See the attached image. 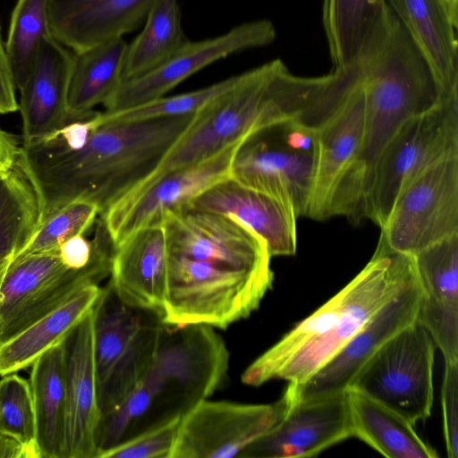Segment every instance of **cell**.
<instances>
[{
	"instance_id": "obj_1",
	"label": "cell",
	"mask_w": 458,
	"mask_h": 458,
	"mask_svg": "<svg viewBox=\"0 0 458 458\" xmlns=\"http://www.w3.org/2000/svg\"><path fill=\"white\" fill-rule=\"evenodd\" d=\"M195 114L103 124L95 117L96 127L79 148L47 140L21 146L19 160L38 193L41 221L78 198L104 212L158 166Z\"/></svg>"
},
{
	"instance_id": "obj_2",
	"label": "cell",
	"mask_w": 458,
	"mask_h": 458,
	"mask_svg": "<svg viewBox=\"0 0 458 458\" xmlns=\"http://www.w3.org/2000/svg\"><path fill=\"white\" fill-rule=\"evenodd\" d=\"M339 79L335 71L317 77L295 75L279 58L238 74L230 88L196 112L158 166L136 186L284 122L310 120L332 96Z\"/></svg>"
},
{
	"instance_id": "obj_3",
	"label": "cell",
	"mask_w": 458,
	"mask_h": 458,
	"mask_svg": "<svg viewBox=\"0 0 458 458\" xmlns=\"http://www.w3.org/2000/svg\"><path fill=\"white\" fill-rule=\"evenodd\" d=\"M358 64L364 91L361 146L334 199L337 209L351 216L365 212L376 162L397 130L448 97L393 12Z\"/></svg>"
},
{
	"instance_id": "obj_4",
	"label": "cell",
	"mask_w": 458,
	"mask_h": 458,
	"mask_svg": "<svg viewBox=\"0 0 458 458\" xmlns=\"http://www.w3.org/2000/svg\"><path fill=\"white\" fill-rule=\"evenodd\" d=\"M416 278L412 256L375 251L341 291L257 358L242 381L254 386L274 379L303 383Z\"/></svg>"
},
{
	"instance_id": "obj_5",
	"label": "cell",
	"mask_w": 458,
	"mask_h": 458,
	"mask_svg": "<svg viewBox=\"0 0 458 458\" xmlns=\"http://www.w3.org/2000/svg\"><path fill=\"white\" fill-rule=\"evenodd\" d=\"M273 281L169 253L161 321L168 327L226 328L259 308Z\"/></svg>"
},
{
	"instance_id": "obj_6",
	"label": "cell",
	"mask_w": 458,
	"mask_h": 458,
	"mask_svg": "<svg viewBox=\"0 0 458 458\" xmlns=\"http://www.w3.org/2000/svg\"><path fill=\"white\" fill-rule=\"evenodd\" d=\"M95 235L96 254L81 269L66 267L58 249L13 261L0 286V344L62 305L81 287L98 284L110 276L114 245L100 218Z\"/></svg>"
},
{
	"instance_id": "obj_7",
	"label": "cell",
	"mask_w": 458,
	"mask_h": 458,
	"mask_svg": "<svg viewBox=\"0 0 458 458\" xmlns=\"http://www.w3.org/2000/svg\"><path fill=\"white\" fill-rule=\"evenodd\" d=\"M165 325L123 303L108 283L94 306V352L101 417L126 398L160 345Z\"/></svg>"
},
{
	"instance_id": "obj_8",
	"label": "cell",
	"mask_w": 458,
	"mask_h": 458,
	"mask_svg": "<svg viewBox=\"0 0 458 458\" xmlns=\"http://www.w3.org/2000/svg\"><path fill=\"white\" fill-rule=\"evenodd\" d=\"M458 152V92L407 120L381 151L366 199L365 218L381 227L403 190L445 156Z\"/></svg>"
},
{
	"instance_id": "obj_9",
	"label": "cell",
	"mask_w": 458,
	"mask_h": 458,
	"mask_svg": "<svg viewBox=\"0 0 458 458\" xmlns=\"http://www.w3.org/2000/svg\"><path fill=\"white\" fill-rule=\"evenodd\" d=\"M436 344L417 321L388 339L347 389L385 405L415 425L430 417Z\"/></svg>"
},
{
	"instance_id": "obj_10",
	"label": "cell",
	"mask_w": 458,
	"mask_h": 458,
	"mask_svg": "<svg viewBox=\"0 0 458 458\" xmlns=\"http://www.w3.org/2000/svg\"><path fill=\"white\" fill-rule=\"evenodd\" d=\"M376 251L414 256L458 233V152L438 160L400 194Z\"/></svg>"
},
{
	"instance_id": "obj_11",
	"label": "cell",
	"mask_w": 458,
	"mask_h": 458,
	"mask_svg": "<svg viewBox=\"0 0 458 458\" xmlns=\"http://www.w3.org/2000/svg\"><path fill=\"white\" fill-rule=\"evenodd\" d=\"M293 403L288 386L272 403L202 400L182 415L171 458L242 457L283 420Z\"/></svg>"
},
{
	"instance_id": "obj_12",
	"label": "cell",
	"mask_w": 458,
	"mask_h": 458,
	"mask_svg": "<svg viewBox=\"0 0 458 458\" xmlns=\"http://www.w3.org/2000/svg\"><path fill=\"white\" fill-rule=\"evenodd\" d=\"M246 140L201 162L138 185L109 206L99 216L114 247L137 229L163 223L167 212L188 204L208 188L230 178L233 157Z\"/></svg>"
},
{
	"instance_id": "obj_13",
	"label": "cell",
	"mask_w": 458,
	"mask_h": 458,
	"mask_svg": "<svg viewBox=\"0 0 458 458\" xmlns=\"http://www.w3.org/2000/svg\"><path fill=\"white\" fill-rule=\"evenodd\" d=\"M171 254L274 278L266 242L237 219L184 205L163 218Z\"/></svg>"
},
{
	"instance_id": "obj_14",
	"label": "cell",
	"mask_w": 458,
	"mask_h": 458,
	"mask_svg": "<svg viewBox=\"0 0 458 458\" xmlns=\"http://www.w3.org/2000/svg\"><path fill=\"white\" fill-rule=\"evenodd\" d=\"M286 122L243 141L233 157L231 178L284 201L299 218L306 216L316 151L295 146Z\"/></svg>"
},
{
	"instance_id": "obj_15",
	"label": "cell",
	"mask_w": 458,
	"mask_h": 458,
	"mask_svg": "<svg viewBox=\"0 0 458 458\" xmlns=\"http://www.w3.org/2000/svg\"><path fill=\"white\" fill-rule=\"evenodd\" d=\"M276 37V30L270 21L258 20L241 23L214 38L190 40L159 67L123 81L103 106L106 112H117L165 97L211 64L235 53L267 46Z\"/></svg>"
},
{
	"instance_id": "obj_16",
	"label": "cell",
	"mask_w": 458,
	"mask_h": 458,
	"mask_svg": "<svg viewBox=\"0 0 458 458\" xmlns=\"http://www.w3.org/2000/svg\"><path fill=\"white\" fill-rule=\"evenodd\" d=\"M421 288L417 278L388 301L328 362L301 384L289 383L294 402L344 392L368 360L417 319Z\"/></svg>"
},
{
	"instance_id": "obj_17",
	"label": "cell",
	"mask_w": 458,
	"mask_h": 458,
	"mask_svg": "<svg viewBox=\"0 0 458 458\" xmlns=\"http://www.w3.org/2000/svg\"><path fill=\"white\" fill-rule=\"evenodd\" d=\"M65 413L61 458H97L101 420L94 352V307L61 341Z\"/></svg>"
},
{
	"instance_id": "obj_18",
	"label": "cell",
	"mask_w": 458,
	"mask_h": 458,
	"mask_svg": "<svg viewBox=\"0 0 458 458\" xmlns=\"http://www.w3.org/2000/svg\"><path fill=\"white\" fill-rule=\"evenodd\" d=\"M352 437L345 390L313 400L293 401L283 420L254 442L242 457H313Z\"/></svg>"
},
{
	"instance_id": "obj_19",
	"label": "cell",
	"mask_w": 458,
	"mask_h": 458,
	"mask_svg": "<svg viewBox=\"0 0 458 458\" xmlns=\"http://www.w3.org/2000/svg\"><path fill=\"white\" fill-rule=\"evenodd\" d=\"M364 123L362 73L316 131V156L306 217L329 218V208L360 149Z\"/></svg>"
},
{
	"instance_id": "obj_20",
	"label": "cell",
	"mask_w": 458,
	"mask_h": 458,
	"mask_svg": "<svg viewBox=\"0 0 458 458\" xmlns=\"http://www.w3.org/2000/svg\"><path fill=\"white\" fill-rule=\"evenodd\" d=\"M421 288L416 321L445 362L458 363V233L412 256Z\"/></svg>"
},
{
	"instance_id": "obj_21",
	"label": "cell",
	"mask_w": 458,
	"mask_h": 458,
	"mask_svg": "<svg viewBox=\"0 0 458 458\" xmlns=\"http://www.w3.org/2000/svg\"><path fill=\"white\" fill-rule=\"evenodd\" d=\"M168 242L164 223L140 227L114 247L109 284L126 305L163 313Z\"/></svg>"
},
{
	"instance_id": "obj_22",
	"label": "cell",
	"mask_w": 458,
	"mask_h": 458,
	"mask_svg": "<svg viewBox=\"0 0 458 458\" xmlns=\"http://www.w3.org/2000/svg\"><path fill=\"white\" fill-rule=\"evenodd\" d=\"M74 55L53 37L43 41L29 76L19 89L22 146L37 143L75 122L67 106Z\"/></svg>"
},
{
	"instance_id": "obj_23",
	"label": "cell",
	"mask_w": 458,
	"mask_h": 458,
	"mask_svg": "<svg viewBox=\"0 0 458 458\" xmlns=\"http://www.w3.org/2000/svg\"><path fill=\"white\" fill-rule=\"evenodd\" d=\"M188 207L230 216L258 234L271 257L296 252V216L284 201L246 187L231 177L206 190Z\"/></svg>"
},
{
	"instance_id": "obj_24",
	"label": "cell",
	"mask_w": 458,
	"mask_h": 458,
	"mask_svg": "<svg viewBox=\"0 0 458 458\" xmlns=\"http://www.w3.org/2000/svg\"><path fill=\"white\" fill-rule=\"evenodd\" d=\"M157 0H50L54 38L77 54L137 30Z\"/></svg>"
},
{
	"instance_id": "obj_25",
	"label": "cell",
	"mask_w": 458,
	"mask_h": 458,
	"mask_svg": "<svg viewBox=\"0 0 458 458\" xmlns=\"http://www.w3.org/2000/svg\"><path fill=\"white\" fill-rule=\"evenodd\" d=\"M445 96L458 92V44L443 0H387Z\"/></svg>"
},
{
	"instance_id": "obj_26",
	"label": "cell",
	"mask_w": 458,
	"mask_h": 458,
	"mask_svg": "<svg viewBox=\"0 0 458 458\" xmlns=\"http://www.w3.org/2000/svg\"><path fill=\"white\" fill-rule=\"evenodd\" d=\"M103 287L89 284L65 302L0 344V376L31 367L45 352L58 344L98 301Z\"/></svg>"
},
{
	"instance_id": "obj_27",
	"label": "cell",
	"mask_w": 458,
	"mask_h": 458,
	"mask_svg": "<svg viewBox=\"0 0 458 458\" xmlns=\"http://www.w3.org/2000/svg\"><path fill=\"white\" fill-rule=\"evenodd\" d=\"M391 12L387 0H323L322 23L332 70L356 65Z\"/></svg>"
},
{
	"instance_id": "obj_28",
	"label": "cell",
	"mask_w": 458,
	"mask_h": 458,
	"mask_svg": "<svg viewBox=\"0 0 458 458\" xmlns=\"http://www.w3.org/2000/svg\"><path fill=\"white\" fill-rule=\"evenodd\" d=\"M127 45L123 37L114 38L74 53L67 101L73 121L93 116V108L104 105L121 85Z\"/></svg>"
},
{
	"instance_id": "obj_29",
	"label": "cell",
	"mask_w": 458,
	"mask_h": 458,
	"mask_svg": "<svg viewBox=\"0 0 458 458\" xmlns=\"http://www.w3.org/2000/svg\"><path fill=\"white\" fill-rule=\"evenodd\" d=\"M346 391L353 437L388 458L438 456L405 418L359 392Z\"/></svg>"
},
{
	"instance_id": "obj_30",
	"label": "cell",
	"mask_w": 458,
	"mask_h": 458,
	"mask_svg": "<svg viewBox=\"0 0 458 458\" xmlns=\"http://www.w3.org/2000/svg\"><path fill=\"white\" fill-rule=\"evenodd\" d=\"M41 223L37 189L20 162L0 175V286L16 255Z\"/></svg>"
},
{
	"instance_id": "obj_31",
	"label": "cell",
	"mask_w": 458,
	"mask_h": 458,
	"mask_svg": "<svg viewBox=\"0 0 458 458\" xmlns=\"http://www.w3.org/2000/svg\"><path fill=\"white\" fill-rule=\"evenodd\" d=\"M30 385L42 458H61L65 413V376L61 342L31 365Z\"/></svg>"
},
{
	"instance_id": "obj_32",
	"label": "cell",
	"mask_w": 458,
	"mask_h": 458,
	"mask_svg": "<svg viewBox=\"0 0 458 458\" xmlns=\"http://www.w3.org/2000/svg\"><path fill=\"white\" fill-rule=\"evenodd\" d=\"M143 24L140 33L127 45L123 81L159 67L190 41L177 0H157Z\"/></svg>"
},
{
	"instance_id": "obj_33",
	"label": "cell",
	"mask_w": 458,
	"mask_h": 458,
	"mask_svg": "<svg viewBox=\"0 0 458 458\" xmlns=\"http://www.w3.org/2000/svg\"><path fill=\"white\" fill-rule=\"evenodd\" d=\"M50 0H17L4 43L17 89L25 82L43 41L52 36Z\"/></svg>"
},
{
	"instance_id": "obj_34",
	"label": "cell",
	"mask_w": 458,
	"mask_h": 458,
	"mask_svg": "<svg viewBox=\"0 0 458 458\" xmlns=\"http://www.w3.org/2000/svg\"><path fill=\"white\" fill-rule=\"evenodd\" d=\"M99 215L100 208L96 203L82 198L72 199L42 219L34 235L14 259L59 249L67 239L84 234Z\"/></svg>"
},
{
	"instance_id": "obj_35",
	"label": "cell",
	"mask_w": 458,
	"mask_h": 458,
	"mask_svg": "<svg viewBox=\"0 0 458 458\" xmlns=\"http://www.w3.org/2000/svg\"><path fill=\"white\" fill-rule=\"evenodd\" d=\"M237 75L210 86L150 102L117 112L98 113V124L120 123L193 114L230 88Z\"/></svg>"
},
{
	"instance_id": "obj_36",
	"label": "cell",
	"mask_w": 458,
	"mask_h": 458,
	"mask_svg": "<svg viewBox=\"0 0 458 458\" xmlns=\"http://www.w3.org/2000/svg\"><path fill=\"white\" fill-rule=\"evenodd\" d=\"M0 432L39 448L30 385L17 373L0 379Z\"/></svg>"
},
{
	"instance_id": "obj_37",
	"label": "cell",
	"mask_w": 458,
	"mask_h": 458,
	"mask_svg": "<svg viewBox=\"0 0 458 458\" xmlns=\"http://www.w3.org/2000/svg\"><path fill=\"white\" fill-rule=\"evenodd\" d=\"M182 415H176L127 437L98 458H171Z\"/></svg>"
},
{
	"instance_id": "obj_38",
	"label": "cell",
	"mask_w": 458,
	"mask_h": 458,
	"mask_svg": "<svg viewBox=\"0 0 458 458\" xmlns=\"http://www.w3.org/2000/svg\"><path fill=\"white\" fill-rule=\"evenodd\" d=\"M443 429L446 454L458 457V363L445 362L441 388Z\"/></svg>"
},
{
	"instance_id": "obj_39",
	"label": "cell",
	"mask_w": 458,
	"mask_h": 458,
	"mask_svg": "<svg viewBox=\"0 0 458 458\" xmlns=\"http://www.w3.org/2000/svg\"><path fill=\"white\" fill-rule=\"evenodd\" d=\"M97 247L96 235L89 241L83 234H77L64 241L58 250L61 260L66 267L81 269L92 261Z\"/></svg>"
},
{
	"instance_id": "obj_40",
	"label": "cell",
	"mask_w": 458,
	"mask_h": 458,
	"mask_svg": "<svg viewBox=\"0 0 458 458\" xmlns=\"http://www.w3.org/2000/svg\"><path fill=\"white\" fill-rule=\"evenodd\" d=\"M16 89L14 76L3 41L0 24V114H10L19 109Z\"/></svg>"
},
{
	"instance_id": "obj_41",
	"label": "cell",
	"mask_w": 458,
	"mask_h": 458,
	"mask_svg": "<svg viewBox=\"0 0 458 458\" xmlns=\"http://www.w3.org/2000/svg\"><path fill=\"white\" fill-rule=\"evenodd\" d=\"M0 458H42L38 447L29 446L0 432Z\"/></svg>"
},
{
	"instance_id": "obj_42",
	"label": "cell",
	"mask_w": 458,
	"mask_h": 458,
	"mask_svg": "<svg viewBox=\"0 0 458 458\" xmlns=\"http://www.w3.org/2000/svg\"><path fill=\"white\" fill-rule=\"evenodd\" d=\"M20 148L15 136L0 128V175L6 174L15 165Z\"/></svg>"
},
{
	"instance_id": "obj_43",
	"label": "cell",
	"mask_w": 458,
	"mask_h": 458,
	"mask_svg": "<svg viewBox=\"0 0 458 458\" xmlns=\"http://www.w3.org/2000/svg\"><path fill=\"white\" fill-rule=\"evenodd\" d=\"M449 15L456 27H458V0H443Z\"/></svg>"
}]
</instances>
